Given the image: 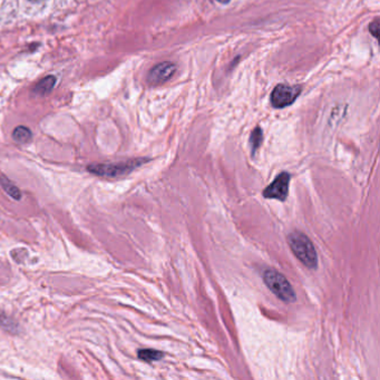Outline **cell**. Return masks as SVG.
<instances>
[{"label":"cell","instance_id":"1","mask_svg":"<svg viewBox=\"0 0 380 380\" xmlns=\"http://www.w3.org/2000/svg\"><path fill=\"white\" fill-rule=\"evenodd\" d=\"M288 243L304 266L309 269H316L318 266V256L310 239L301 232H293L288 236Z\"/></svg>","mask_w":380,"mask_h":380},{"label":"cell","instance_id":"2","mask_svg":"<svg viewBox=\"0 0 380 380\" xmlns=\"http://www.w3.org/2000/svg\"><path fill=\"white\" fill-rule=\"evenodd\" d=\"M264 284L269 288L280 300L284 302H293L295 300V293L291 284L284 275L275 270L268 269L264 273Z\"/></svg>","mask_w":380,"mask_h":380},{"label":"cell","instance_id":"3","mask_svg":"<svg viewBox=\"0 0 380 380\" xmlns=\"http://www.w3.org/2000/svg\"><path fill=\"white\" fill-rule=\"evenodd\" d=\"M145 159H132L128 162L108 163V164L88 165L87 171L103 178H117L131 173L134 169L139 168Z\"/></svg>","mask_w":380,"mask_h":380},{"label":"cell","instance_id":"4","mask_svg":"<svg viewBox=\"0 0 380 380\" xmlns=\"http://www.w3.org/2000/svg\"><path fill=\"white\" fill-rule=\"evenodd\" d=\"M301 93L300 86H290L280 84L271 94V103L275 108H284L291 105Z\"/></svg>","mask_w":380,"mask_h":380},{"label":"cell","instance_id":"5","mask_svg":"<svg viewBox=\"0 0 380 380\" xmlns=\"http://www.w3.org/2000/svg\"><path fill=\"white\" fill-rule=\"evenodd\" d=\"M290 179H291V176L287 172L279 174L278 178L264 191V198L277 199L284 202L287 199L288 193H289Z\"/></svg>","mask_w":380,"mask_h":380},{"label":"cell","instance_id":"6","mask_svg":"<svg viewBox=\"0 0 380 380\" xmlns=\"http://www.w3.org/2000/svg\"><path fill=\"white\" fill-rule=\"evenodd\" d=\"M175 65L173 62H162L156 65L148 74V82L153 85H159L162 83L170 80L171 77L173 76L175 73Z\"/></svg>","mask_w":380,"mask_h":380},{"label":"cell","instance_id":"7","mask_svg":"<svg viewBox=\"0 0 380 380\" xmlns=\"http://www.w3.org/2000/svg\"><path fill=\"white\" fill-rule=\"evenodd\" d=\"M137 356L145 363H153V361H161L164 357V354L155 349H141L137 352Z\"/></svg>","mask_w":380,"mask_h":380},{"label":"cell","instance_id":"8","mask_svg":"<svg viewBox=\"0 0 380 380\" xmlns=\"http://www.w3.org/2000/svg\"><path fill=\"white\" fill-rule=\"evenodd\" d=\"M0 184L3 187V190L6 191L9 196H12V199H21V193L19 189L16 185L12 184V182L9 181L5 176H0Z\"/></svg>","mask_w":380,"mask_h":380},{"label":"cell","instance_id":"9","mask_svg":"<svg viewBox=\"0 0 380 380\" xmlns=\"http://www.w3.org/2000/svg\"><path fill=\"white\" fill-rule=\"evenodd\" d=\"M12 137L15 141L20 144H26L31 141L33 137L31 130L25 128V126H18L17 128H15L14 133H12Z\"/></svg>","mask_w":380,"mask_h":380},{"label":"cell","instance_id":"10","mask_svg":"<svg viewBox=\"0 0 380 380\" xmlns=\"http://www.w3.org/2000/svg\"><path fill=\"white\" fill-rule=\"evenodd\" d=\"M0 328L12 332V334H18L19 326L16 321L9 318L8 316L5 315L3 312H0Z\"/></svg>","mask_w":380,"mask_h":380},{"label":"cell","instance_id":"11","mask_svg":"<svg viewBox=\"0 0 380 380\" xmlns=\"http://www.w3.org/2000/svg\"><path fill=\"white\" fill-rule=\"evenodd\" d=\"M54 77H47V78H45V80H42V82H40V85H38L37 88H36V92H37V93L45 94L46 92L51 91V88H53V86H54Z\"/></svg>","mask_w":380,"mask_h":380},{"label":"cell","instance_id":"12","mask_svg":"<svg viewBox=\"0 0 380 380\" xmlns=\"http://www.w3.org/2000/svg\"><path fill=\"white\" fill-rule=\"evenodd\" d=\"M262 142V132L260 128H256L251 135V145H252L253 153L256 152L257 148L260 146Z\"/></svg>","mask_w":380,"mask_h":380},{"label":"cell","instance_id":"13","mask_svg":"<svg viewBox=\"0 0 380 380\" xmlns=\"http://www.w3.org/2000/svg\"><path fill=\"white\" fill-rule=\"evenodd\" d=\"M378 26H379V24H378V20H374V26H370V28H374L372 29V31H374V37L376 38L378 37Z\"/></svg>","mask_w":380,"mask_h":380},{"label":"cell","instance_id":"14","mask_svg":"<svg viewBox=\"0 0 380 380\" xmlns=\"http://www.w3.org/2000/svg\"><path fill=\"white\" fill-rule=\"evenodd\" d=\"M218 1H220V3H227L229 0H218Z\"/></svg>","mask_w":380,"mask_h":380}]
</instances>
